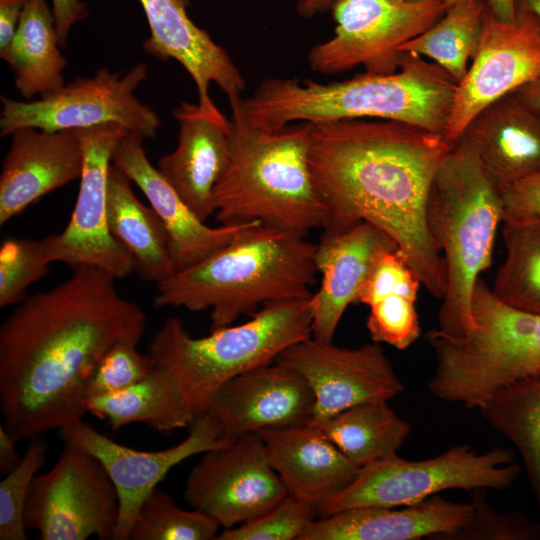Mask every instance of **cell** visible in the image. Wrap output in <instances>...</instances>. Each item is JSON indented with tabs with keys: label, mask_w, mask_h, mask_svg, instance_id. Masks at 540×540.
<instances>
[{
	"label": "cell",
	"mask_w": 540,
	"mask_h": 540,
	"mask_svg": "<svg viewBox=\"0 0 540 540\" xmlns=\"http://www.w3.org/2000/svg\"><path fill=\"white\" fill-rule=\"evenodd\" d=\"M95 267L23 299L0 327V413L17 440L83 420L87 388L117 342L138 345L147 317Z\"/></svg>",
	"instance_id": "obj_1"
},
{
	"label": "cell",
	"mask_w": 540,
	"mask_h": 540,
	"mask_svg": "<svg viewBox=\"0 0 540 540\" xmlns=\"http://www.w3.org/2000/svg\"><path fill=\"white\" fill-rule=\"evenodd\" d=\"M453 146L443 134L393 120L310 123L309 165L327 211L322 233L375 225L442 299L446 267L427 228L426 204Z\"/></svg>",
	"instance_id": "obj_2"
},
{
	"label": "cell",
	"mask_w": 540,
	"mask_h": 540,
	"mask_svg": "<svg viewBox=\"0 0 540 540\" xmlns=\"http://www.w3.org/2000/svg\"><path fill=\"white\" fill-rule=\"evenodd\" d=\"M457 82L438 64L402 52L398 71L344 81L266 78L248 98L236 97L249 125L275 131L291 123L375 117L444 135Z\"/></svg>",
	"instance_id": "obj_3"
},
{
	"label": "cell",
	"mask_w": 540,
	"mask_h": 540,
	"mask_svg": "<svg viewBox=\"0 0 540 540\" xmlns=\"http://www.w3.org/2000/svg\"><path fill=\"white\" fill-rule=\"evenodd\" d=\"M316 244L306 236L254 224L198 264L156 284L157 308L210 310L211 331L268 303L305 299L316 283Z\"/></svg>",
	"instance_id": "obj_4"
},
{
	"label": "cell",
	"mask_w": 540,
	"mask_h": 540,
	"mask_svg": "<svg viewBox=\"0 0 540 540\" xmlns=\"http://www.w3.org/2000/svg\"><path fill=\"white\" fill-rule=\"evenodd\" d=\"M229 102L233 141L214 189L217 220L224 225L257 222L302 236L322 229L327 211L309 165L310 123L257 129L245 120L235 97Z\"/></svg>",
	"instance_id": "obj_5"
},
{
	"label": "cell",
	"mask_w": 540,
	"mask_h": 540,
	"mask_svg": "<svg viewBox=\"0 0 540 540\" xmlns=\"http://www.w3.org/2000/svg\"><path fill=\"white\" fill-rule=\"evenodd\" d=\"M501 194L473 147L461 137L440 164L426 204V224L446 267L437 329L460 331L468 322L474 287L492 263Z\"/></svg>",
	"instance_id": "obj_6"
},
{
	"label": "cell",
	"mask_w": 540,
	"mask_h": 540,
	"mask_svg": "<svg viewBox=\"0 0 540 540\" xmlns=\"http://www.w3.org/2000/svg\"><path fill=\"white\" fill-rule=\"evenodd\" d=\"M310 297L265 304L248 321L200 338L170 317L151 338L147 353L173 374L195 420L224 383L275 362L283 350L311 336Z\"/></svg>",
	"instance_id": "obj_7"
},
{
	"label": "cell",
	"mask_w": 540,
	"mask_h": 540,
	"mask_svg": "<svg viewBox=\"0 0 540 540\" xmlns=\"http://www.w3.org/2000/svg\"><path fill=\"white\" fill-rule=\"evenodd\" d=\"M512 450L494 447L477 453L470 445L453 446L424 460L397 454L359 468L354 480L317 508L320 517L359 507H401L450 489L504 490L517 480L522 467Z\"/></svg>",
	"instance_id": "obj_8"
},
{
	"label": "cell",
	"mask_w": 540,
	"mask_h": 540,
	"mask_svg": "<svg viewBox=\"0 0 540 540\" xmlns=\"http://www.w3.org/2000/svg\"><path fill=\"white\" fill-rule=\"evenodd\" d=\"M330 11L334 36L308 51L309 68L337 74L362 65L366 73L391 74L399 69L400 47L431 27L446 8L443 0H338Z\"/></svg>",
	"instance_id": "obj_9"
},
{
	"label": "cell",
	"mask_w": 540,
	"mask_h": 540,
	"mask_svg": "<svg viewBox=\"0 0 540 540\" xmlns=\"http://www.w3.org/2000/svg\"><path fill=\"white\" fill-rule=\"evenodd\" d=\"M118 517V494L104 466L70 442L49 471L34 477L24 508L26 528L42 540H114Z\"/></svg>",
	"instance_id": "obj_10"
},
{
	"label": "cell",
	"mask_w": 540,
	"mask_h": 540,
	"mask_svg": "<svg viewBox=\"0 0 540 540\" xmlns=\"http://www.w3.org/2000/svg\"><path fill=\"white\" fill-rule=\"evenodd\" d=\"M147 74L144 63L132 66L124 75L100 68L94 76L79 77L38 100L16 101L1 96V136L23 127L60 131L115 123L143 139L153 138L160 119L134 95Z\"/></svg>",
	"instance_id": "obj_11"
},
{
	"label": "cell",
	"mask_w": 540,
	"mask_h": 540,
	"mask_svg": "<svg viewBox=\"0 0 540 540\" xmlns=\"http://www.w3.org/2000/svg\"><path fill=\"white\" fill-rule=\"evenodd\" d=\"M77 130L83 148V168L76 203L63 231L42 240L51 262H61L72 269L95 267L123 279L136 267L131 255L109 230L107 180L114 148L127 130L115 123Z\"/></svg>",
	"instance_id": "obj_12"
},
{
	"label": "cell",
	"mask_w": 540,
	"mask_h": 540,
	"mask_svg": "<svg viewBox=\"0 0 540 540\" xmlns=\"http://www.w3.org/2000/svg\"><path fill=\"white\" fill-rule=\"evenodd\" d=\"M540 78V20L516 7L512 22L497 20L488 9L472 64L457 84L444 131L455 144L487 106Z\"/></svg>",
	"instance_id": "obj_13"
},
{
	"label": "cell",
	"mask_w": 540,
	"mask_h": 540,
	"mask_svg": "<svg viewBox=\"0 0 540 540\" xmlns=\"http://www.w3.org/2000/svg\"><path fill=\"white\" fill-rule=\"evenodd\" d=\"M287 495L257 433L203 453L190 470L184 489L187 503L221 529L254 519Z\"/></svg>",
	"instance_id": "obj_14"
},
{
	"label": "cell",
	"mask_w": 540,
	"mask_h": 540,
	"mask_svg": "<svg viewBox=\"0 0 540 540\" xmlns=\"http://www.w3.org/2000/svg\"><path fill=\"white\" fill-rule=\"evenodd\" d=\"M275 362L299 373L314 396L312 422H321L355 404L390 400L404 391L379 343L336 346L309 336L283 350Z\"/></svg>",
	"instance_id": "obj_15"
},
{
	"label": "cell",
	"mask_w": 540,
	"mask_h": 540,
	"mask_svg": "<svg viewBox=\"0 0 540 540\" xmlns=\"http://www.w3.org/2000/svg\"><path fill=\"white\" fill-rule=\"evenodd\" d=\"M58 432L63 441L93 454L113 482L119 500L114 540H129L140 506L173 467L227 443L219 439L213 423L204 414L192 422L190 433L182 442L158 451H142L122 445L83 420Z\"/></svg>",
	"instance_id": "obj_16"
},
{
	"label": "cell",
	"mask_w": 540,
	"mask_h": 540,
	"mask_svg": "<svg viewBox=\"0 0 540 540\" xmlns=\"http://www.w3.org/2000/svg\"><path fill=\"white\" fill-rule=\"evenodd\" d=\"M314 396L295 370L273 362L242 373L216 390L204 415L220 440L312 421Z\"/></svg>",
	"instance_id": "obj_17"
},
{
	"label": "cell",
	"mask_w": 540,
	"mask_h": 540,
	"mask_svg": "<svg viewBox=\"0 0 540 540\" xmlns=\"http://www.w3.org/2000/svg\"><path fill=\"white\" fill-rule=\"evenodd\" d=\"M173 117L179 125L175 149L160 158L157 169L203 221L215 214L214 189L232 150L233 124L209 97L182 102Z\"/></svg>",
	"instance_id": "obj_18"
},
{
	"label": "cell",
	"mask_w": 540,
	"mask_h": 540,
	"mask_svg": "<svg viewBox=\"0 0 540 540\" xmlns=\"http://www.w3.org/2000/svg\"><path fill=\"white\" fill-rule=\"evenodd\" d=\"M112 163L141 189L165 226L175 272L200 263L233 242L250 226L259 224L208 226L150 163L143 138L135 133L127 131L119 139Z\"/></svg>",
	"instance_id": "obj_19"
},
{
	"label": "cell",
	"mask_w": 540,
	"mask_h": 540,
	"mask_svg": "<svg viewBox=\"0 0 540 540\" xmlns=\"http://www.w3.org/2000/svg\"><path fill=\"white\" fill-rule=\"evenodd\" d=\"M10 136L0 175V225L46 194L80 178L83 168L77 129L23 127Z\"/></svg>",
	"instance_id": "obj_20"
},
{
	"label": "cell",
	"mask_w": 540,
	"mask_h": 540,
	"mask_svg": "<svg viewBox=\"0 0 540 540\" xmlns=\"http://www.w3.org/2000/svg\"><path fill=\"white\" fill-rule=\"evenodd\" d=\"M392 250H398L396 242L369 222H361L341 233H322L315 252L321 282L310 297L312 337L333 342L339 322L347 307L357 302L375 260Z\"/></svg>",
	"instance_id": "obj_21"
},
{
	"label": "cell",
	"mask_w": 540,
	"mask_h": 540,
	"mask_svg": "<svg viewBox=\"0 0 540 540\" xmlns=\"http://www.w3.org/2000/svg\"><path fill=\"white\" fill-rule=\"evenodd\" d=\"M150 35L144 41L147 54L183 66L197 88L198 100H206L216 84L229 98L241 96L245 80L227 53L204 29L189 18L190 0H139Z\"/></svg>",
	"instance_id": "obj_22"
},
{
	"label": "cell",
	"mask_w": 540,
	"mask_h": 540,
	"mask_svg": "<svg viewBox=\"0 0 540 540\" xmlns=\"http://www.w3.org/2000/svg\"><path fill=\"white\" fill-rule=\"evenodd\" d=\"M473 512L471 501L452 502L436 494L401 508L359 507L320 517L298 540H449Z\"/></svg>",
	"instance_id": "obj_23"
},
{
	"label": "cell",
	"mask_w": 540,
	"mask_h": 540,
	"mask_svg": "<svg viewBox=\"0 0 540 540\" xmlns=\"http://www.w3.org/2000/svg\"><path fill=\"white\" fill-rule=\"evenodd\" d=\"M289 495L316 509L356 477L354 465L311 421L257 433Z\"/></svg>",
	"instance_id": "obj_24"
},
{
	"label": "cell",
	"mask_w": 540,
	"mask_h": 540,
	"mask_svg": "<svg viewBox=\"0 0 540 540\" xmlns=\"http://www.w3.org/2000/svg\"><path fill=\"white\" fill-rule=\"evenodd\" d=\"M462 137L501 193L540 171V112L508 94L482 110Z\"/></svg>",
	"instance_id": "obj_25"
},
{
	"label": "cell",
	"mask_w": 540,
	"mask_h": 540,
	"mask_svg": "<svg viewBox=\"0 0 540 540\" xmlns=\"http://www.w3.org/2000/svg\"><path fill=\"white\" fill-rule=\"evenodd\" d=\"M420 285L399 250L384 252L375 260L357 299L370 309L366 327L373 342L405 350L419 338Z\"/></svg>",
	"instance_id": "obj_26"
},
{
	"label": "cell",
	"mask_w": 540,
	"mask_h": 540,
	"mask_svg": "<svg viewBox=\"0 0 540 540\" xmlns=\"http://www.w3.org/2000/svg\"><path fill=\"white\" fill-rule=\"evenodd\" d=\"M131 179L111 163L107 180V223L134 260L138 275L159 283L175 273L169 236L151 206L134 194Z\"/></svg>",
	"instance_id": "obj_27"
},
{
	"label": "cell",
	"mask_w": 540,
	"mask_h": 540,
	"mask_svg": "<svg viewBox=\"0 0 540 540\" xmlns=\"http://www.w3.org/2000/svg\"><path fill=\"white\" fill-rule=\"evenodd\" d=\"M59 48L46 0H28L11 42L0 50L1 59L14 74L16 89L25 99L50 96L65 85L67 60Z\"/></svg>",
	"instance_id": "obj_28"
},
{
	"label": "cell",
	"mask_w": 540,
	"mask_h": 540,
	"mask_svg": "<svg viewBox=\"0 0 540 540\" xmlns=\"http://www.w3.org/2000/svg\"><path fill=\"white\" fill-rule=\"evenodd\" d=\"M85 409L106 420L114 431L131 423H143L167 435L194 421L177 380L169 370L158 365L145 378L125 389L86 399Z\"/></svg>",
	"instance_id": "obj_29"
},
{
	"label": "cell",
	"mask_w": 540,
	"mask_h": 540,
	"mask_svg": "<svg viewBox=\"0 0 540 540\" xmlns=\"http://www.w3.org/2000/svg\"><path fill=\"white\" fill-rule=\"evenodd\" d=\"M312 423L359 468L397 454L411 432L410 423L385 399L364 401Z\"/></svg>",
	"instance_id": "obj_30"
},
{
	"label": "cell",
	"mask_w": 540,
	"mask_h": 540,
	"mask_svg": "<svg viewBox=\"0 0 540 540\" xmlns=\"http://www.w3.org/2000/svg\"><path fill=\"white\" fill-rule=\"evenodd\" d=\"M477 409L520 452L540 509V376L511 383Z\"/></svg>",
	"instance_id": "obj_31"
},
{
	"label": "cell",
	"mask_w": 540,
	"mask_h": 540,
	"mask_svg": "<svg viewBox=\"0 0 540 540\" xmlns=\"http://www.w3.org/2000/svg\"><path fill=\"white\" fill-rule=\"evenodd\" d=\"M486 9L485 0L461 1L423 33L403 44L400 51L432 59L458 84L479 47Z\"/></svg>",
	"instance_id": "obj_32"
},
{
	"label": "cell",
	"mask_w": 540,
	"mask_h": 540,
	"mask_svg": "<svg viewBox=\"0 0 540 540\" xmlns=\"http://www.w3.org/2000/svg\"><path fill=\"white\" fill-rule=\"evenodd\" d=\"M502 223L506 257L490 289L503 303L540 315V218Z\"/></svg>",
	"instance_id": "obj_33"
},
{
	"label": "cell",
	"mask_w": 540,
	"mask_h": 540,
	"mask_svg": "<svg viewBox=\"0 0 540 540\" xmlns=\"http://www.w3.org/2000/svg\"><path fill=\"white\" fill-rule=\"evenodd\" d=\"M221 529L205 513L179 507L156 487L140 506L129 540H214Z\"/></svg>",
	"instance_id": "obj_34"
},
{
	"label": "cell",
	"mask_w": 540,
	"mask_h": 540,
	"mask_svg": "<svg viewBox=\"0 0 540 540\" xmlns=\"http://www.w3.org/2000/svg\"><path fill=\"white\" fill-rule=\"evenodd\" d=\"M47 457V444L36 436L28 439L20 463L0 482V539H27L24 508L30 485Z\"/></svg>",
	"instance_id": "obj_35"
},
{
	"label": "cell",
	"mask_w": 540,
	"mask_h": 540,
	"mask_svg": "<svg viewBox=\"0 0 540 540\" xmlns=\"http://www.w3.org/2000/svg\"><path fill=\"white\" fill-rule=\"evenodd\" d=\"M51 263L42 239L4 240L0 246V307L25 299L27 288L47 274Z\"/></svg>",
	"instance_id": "obj_36"
},
{
	"label": "cell",
	"mask_w": 540,
	"mask_h": 540,
	"mask_svg": "<svg viewBox=\"0 0 540 540\" xmlns=\"http://www.w3.org/2000/svg\"><path fill=\"white\" fill-rule=\"evenodd\" d=\"M315 506L287 495L261 515L228 529L218 540H298L316 519Z\"/></svg>",
	"instance_id": "obj_37"
},
{
	"label": "cell",
	"mask_w": 540,
	"mask_h": 540,
	"mask_svg": "<svg viewBox=\"0 0 540 540\" xmlns=\"http://www.w3.org/2000/svg\"><path fill=\"white\" fill-rule=\"evenodd\" d=\"M474 506L468 524L453 540H540V524L514 512H497L488 502L484 489L469 491Z\"/></svg>",
	"instance_id": "obj_38"
},
{
	"label": "cell",
	"mask_w": 540,
	"mask_h": 540,
	"mask_svg": "<svg viewBox=\"0 0 540 540\" xmlns=\"http://www.w3.org/2000/svg\"><path fill=\"white\" fill-rule=\"evenodd\" d=\"M137 344L115 343L100 361L87 388V399L125 389L145 378L155 367L151 356L137 350Z\"/></svg>",
	"instance_id": "obj_39"
},
{
	"label": "cell",
	"mask_w": 540,
	"mask_h": 540,
	"mask_svg": "<svg viewBox=\"0 0 540 540\" xmlns=\"http://www.w3.org/2000/svg\"><path fill=\"white\" fill-rule=\"evenodd\" d=\"M500 194L502 221L540 218V171L514 182Z\"/></svg>",
	"instance_id": "obj_40"
},
{
	"label": "cell",
	"mask_w": 540,
	"mask_h": 540,
	"mask_svg": "<svg viewBox=\"0 0 540 540\" xmlns=\"http://www.w3.org/2000/svg\"><path fill=\"white\" fill-rule=\"evenodd\" d=\"M52 14L60 48L64 47L71 28L88 15V6L81 0H52Z\"/></svg>",
	"instance_id": "obj_41"
},
{
	"label": "cell",
	"mask_w": 540,
	"mask_h": 540,
	"mask_svg": "<svg viewBox=\"0 0 540 540\" xmlns=\"http://www.w3.org/2000/svg\"><path fill=\"white\" fill-rule=\"evenodd\" d=\"M28 0H0V50L11 42Z\"/></svg>",
	"instance_id": "obj_42"
},
{
	"label": "cell",
	"mask_w": 540,
	"mask_h": 540,
	"mask_svg": "<svg viewBox=\"0 0 540 540\" xmlns=\"http://www.w3.org/2000/svg\"><path fill=\"white\" fill-rule=\"evenodd\" d=\"M17 440L7 431L4 425H0V472H11L21 461L16 449Z\"/></svg>",
	"instance_id": "obj_43"
},
{
	"label": "cell",
	"mask_w": 540,
	"mask_h": 540,
	"mask_svg": "<svg viewBox=\"0 0 540 540\" xmlns=\"http://www.w3.org/2000/svg\"><path fill=\"white\" fill-rule=\"evenodd\" d=\"M487 9L499 21L512 22L516 16L515 0H485Z\"/></svg>",
	"instance_id": "obj_44"
},
{
	"label": "cell",
	"mask_w": 540,
	"mask_h": 540,
	"mask_svg": "<svg viewBox=\"0 0 540 540\" xmlns=\"http://www.w3.org/2000/svg\"><path fill=\"white\" fill-rule=\"evenodd\" d=\"M338 0H297L296 11L304 18L330 11Z\"/></svg>",
	"instance_id": "obj_45"
},
{
	"label": "cell",
	"mask_w": 540,
	"mask_h": 540,
	"mask_svg": "<svg viewBox=\"0 0 540 540\" xmlns=\"http://www.w3.org/2000/svg\"><path fill=\"white\" fill-rule=\"evenodd\" d=\"M521 101L540 112V78L513 92Z\"/></svg>",
	"instance_id": "obj_46"
},
{
	"label": "cell",
	"mask_w": 540,
	"mask_h": 540,
	"mask_svg": "<svg viewBox=\"0 0 540 540\" xmlns=\"http://www.w3.org/2000/svg\"><path fill=\"white\" fill-rule=\"evenodd\" d=\"M515 5L531 11L540 20V0H515Z\"/></svg>",
	"instance_id": "obj_47"
},
{
	"label": "cell",
	"mask_w": 540,
	"mask_h": 540,
	"mask_svg": "<svg viewBox=\"0 0 540 540\" xmlns=\"http://www.w3.org/2000/svg\"><path fill=\"white\" fill-rule=\"evenodd\" d=\"M461 1H464V0H443V3H444L445 8L447 10L451 6L457 4V3L461 2Z\"/></svg>",
	"instance_id": "obj_48"
},
{
	"label": "cell",
	"mask_w": 540,
	"mask_h": 540,
	"mask_svg": "<svg viewBox=\"0 0 540 540\" xmlns=\"http://www.w3.org/2000/svg\"><path fill=\"white\" fill-rule=\"evenodd\" d=\"M405 1H409V2H417V1H423V0H405Z\"/></svg>",
	"instance_id": "obj_49"
}]
</instances>
